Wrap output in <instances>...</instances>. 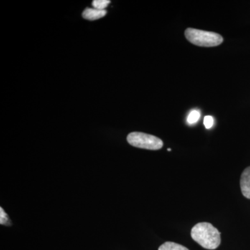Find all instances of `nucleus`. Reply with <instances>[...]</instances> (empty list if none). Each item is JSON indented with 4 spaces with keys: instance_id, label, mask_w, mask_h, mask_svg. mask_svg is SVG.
<instances>
[{
    "instance_id": "obj_11",
    "label": "nucleus",
    "mask_w": 250,
    "mask_h": 250,
    "mask_svg": "<svg viewBox=\"0 0 250 250\" xmlns=\"http://www.w3.org/2000/svg\"><path fill=\"white\" fill-rule=\"evenodd\" d=\"M172 150V149H170V148H169V149H167V151H169V152H170V151Z\"/></svg>"
},
{
    "instance_id": "obj_2",
    "label": "nucleus",
    "mask_w": 250,
    "mask_h": 250,
    "mask_svg": "<svg viewBox=\"0 0 250 250\" xmlns=\"http://www.w3.org/2000/svg\"><path fill=\"white\" fill-rule=\"evenodd\" d=\"M186 39L193 45L200 47H215L223 43V36L212 31L188 28L185 31Z\"/></svg>"
},
{
    "instance_id": "obj_1",
    "label": "nucleus",
    "mask_w": 250,
    "mask_h": 250,
    "mask_svg": "<svg viewBox=\"0 0 250 250\" xmlns=\"http://www.w3.org/2000/svg\"><path fill=\"white\" fill-rule=\"evenodd\" d=\"M192 239L202 248L215 250L221 243L220 231L208 223H200L195 225L191 230Z\"/></svg>"
},
{
    "instance_id": "obj_5",
    "label": "nucleus",
    "mask_w": 250,
    "mask_h": 250,
    "mask_svg": "<svg viewBox=\"0 0 250 250\" xmlns=\"http://www.w3.org/2000/svg\"><path fill=\"white\" fill-rule=\"evenodd\" d=\"M106 10H98L96 9H90L87 8L83 11L82 16L85 19L88 21H96V20L100 19V18L104 17L106 14Z\"/></svg>"
},
{
    "instance_id": "obj_9",
    "label": "nucleus",
    "mask_w": 250,
    "mask_h": 250,
    "mask_svg": "<svg viewBox=\"0 0 250 250\" xmlns=\"http://www.w3.org/2000/svg\"><path fill=\"white\" fill-rule=\"evenodd\" d=\"M9 223V217L6 214V212L2 208H0V224L1 225H6Z\"/></svg>"
},
{
    "instance_id": "obj_6",
    "label": "nucleus",
    "mask_w": 250,
    "mask_h": 250,
    "mask_svg": "<svg viewBox=\"0 0 250 250\" xmlns=\"http://www.w3.org/2000/svg\"><path fill=\"white\" fill-rule=\"evenodd\" d=\"M159 250H189L182 245L177 244L173 242H166L159 247Z\"/></svg>"
},
{
    "instance_id": "obj_4",
    "label": "nucleus",
    "mask_w": 250,
    "mask_h": 250,
    "mask_svg": "<svg viewBox=\"0 0 250 250\" xmlns=\"http://www.w3.org/2000/svg\"><path fill=\"white\" fill-rule=\"evenodd\" d=\"M241 189L243 195L250 199V167H247L241 174Z\"/></svg>"
},
{
    "instance_id": "obj_8",
    "label": "nucleus",
    "mask_w": 250,
    "mask_h": 250,
    "mask_svg": "<svg viewBox=\"0 0 250 250\" xmlns=\"http://www.w3.org/2000/svg\"><path fill=\"white\" fill-rule=\"evenodd\" d=\"M200 118V111L197 110H193L189 113L188 116L187 118V123L189 125L195 124L197 121H199Z\"/></svg>"
},
{
    "instance_id": "obj_10",
    "label": "nucleus",
    "mask_w": 250,
    "mask_h": 250,
    "mask_svg": "<svg viewBox=\"0 0 250 250\" xmlns=\"http://www.w3.org/2000/svg\"><path fill=\"white\" fill-rule=\"evenodd\" d=\"M214 124V119L213 117L207 116L204 118V125H205L206 129H210Z\"/></svg>"
},
{
    "instance_id": "obj_3",
    "label": "nucleus",
    "mask_w": 250,
    "mask_h": 250,
    "mask_svg": "<svg viewBox=\"0 0 250 250\" xmlns=\"http://www.w3.org/2000/svg\"><path fill=\"white\" fill-rule=\"evenodd\" d=\"M126 140L131 146L135 147L149 150H158L164 146V143L159 138L142 132L131 133L128 135Z\"/></svg>"
},
{
    "instance_id": "obj_7",
    "label": "nucleus",
    "mask_w": 250,
    "mask_h": 250,
    "mask_svg": "<svg viewBox=\"0 0 250 250\" xmlns=\"http://www.w3.org/2000/svg\"><path fill=\"white\" fill-rule=\"evenodd\" d=\"M111 3L109 0H94L92 2L94 9L98 10H105Z\"/></svg>"
}]
</instances>
